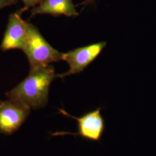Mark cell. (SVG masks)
I'll return each mask as SVG.
<instances>
[{"label": "cell", "instance_id": "cell-8", "mask_svg": "<svg viewBox=\"0 0 156 156\" xmlns=\"http://www.w3.org/2000/svg\"><path fill=\"white\" fill-rule=\"evenodd\" d=\"M24 4V6L20 10L22 13L28 11L30 8H33L34 7L38 5L44 0H22Z\"/></svg>", "mask_w": 156, "mask_h": 156}, {"label": "cell", "instance_id": "cell-4", "mask_svg": "<svg viewBox=\"0 0 156 156\" xmlns=\"http://www.w3.org/2000/svg\"><path fill=\"white\" fill-rule=\"evenodd\" d=\"M106 46V42L103 41L62 53V60L67 62L69 69L66 73L57 74V78H64L82 72L100 55Z\"/></svg>", "mask_w": 156, "mask_h": 156}, {"label": "cell", "instance_id": "cell-10", "mask_svg": "<svg viewBox=\"0 0 156 156\" xmlns=\"http://www.w3.org/2000/svg\"><path fill=\"white\" fill-rule=\"evenodd\" d=\"M96 0H84L82 2V3H80L78 5L76 6H85L87 5H89V4H93L95 2Z\"/></svg>", "mask_w": 156, "mask_h": 156}, {"label": "cell", "instance_id": "cell-2", "mask_svg": "<svg viewBox=\"0 0 156 156\" xmlns=\"http://www.w3.org/2000/svg\"><path fill=\"white\" fill-rule=\"evenodd\" d=\"M28 37L23 49L28 58L30 71L62 60V53L46 41L38 29L28 22Z\"/></svg>", "mask_w": 156, "mask_h": 156}, {"label": "cell", "instance_id": "cell-7", "mask_svg": "<svg viewBox=\"0 0 156 156\" xmlns=\"http://www.w3.org/2000/svg\"><path fill=\"white\" fill-rule=\"evenodd\" d=\"M41 14H49L55 17L79 16L73 0H44L31 10V17Z\"/></svg>", "mask_w": 156, "mask_h": 156}, {"label": "cell", "instance_id": "cell-3", "mask_svg": "<svg viewBox=\"0 0 156 156\" xmlns=\"http://www.w3.org/2000/svg\"><path fill=\"white\" fill-rule=\"evenodd\" d=\"M101 108H98L93 111L89 112L81 117H76L69 115L64 109H59V112L67 117L72 118L78 123V131L76 133L68 132H56L52 136H64L71 135L80 136L84 140L100 142L101 137L105 129L104 119L102 116Z\"/></svg>", "mask_w": 156, "mask_h": 156}, {"label": "cell", "instance_id": "cell-1", "mask_svg": "<svg viewBox=\"0 0 156 156\" xmlns=\"http://www.w3.org/2000/svg\"><path fill=\"white\" fill-rule=\"evenodd\" d=\"M56 78L55 69L51 65L39 67L30 71L28 76L6 92V96L22 102L30 109H42L48 102L50 84Z\"/></svg>", "mask_w": 156, "mask_h": 156}, {"label": "cell", "instance_id": "cell-9", "mask_svg": "<svg viewBox=\"0 0 156 156\" xmlns=\"http://www.w3.org/2000/svg\"><path fill=\"white\" fill-rule=\"evenodd\" d=\"M18 0H0V9L9 6L15 5L18 3Z\"/></svg>", "mask_w": 156, "mask_h": 156}, {"label": "cell", "instance_id": "cell-6", "mask_svg": "<svg viewBox=\"0 0 156 156\" xmlns=\"http://www.w3.org/2000/svg\"><path fill=\"white\" fill-rule=\"evenodd\" d=\"M19 9L9 15L5 32L0 46L3 51L12 49L23 50L28 37V22L22 18Z\"/></svg>", "mask_w": 156, "mask_h": 156}, {"label": "cell", "instance_id": "cell-5", "mask_svg": "<svg viewBox=\"0 0 156 156\" xmlns=\"http://www.w3.org/2000/svg\"><path fill=\"white\" fill-rule=\"evenodd\" d=\"M30 108L22 102L9 99L0 102V133L9 135L27 120Z\"/></svg>", "mask_w": 156, "mask_h": 156}, {"label": "cell", "instance_id": "cell-11", "mask_svg": "<svg viewBox=\"0 0 156 156\" xmlns=\"http://www.w3.org/2000/svg\"><path fill=\"white\" fill-rule=\"evenodd\" d=\"M0 102H1V101H0Z\"/></svg>", "mask_w": 156, "mask_h": 156}]
</instances>
